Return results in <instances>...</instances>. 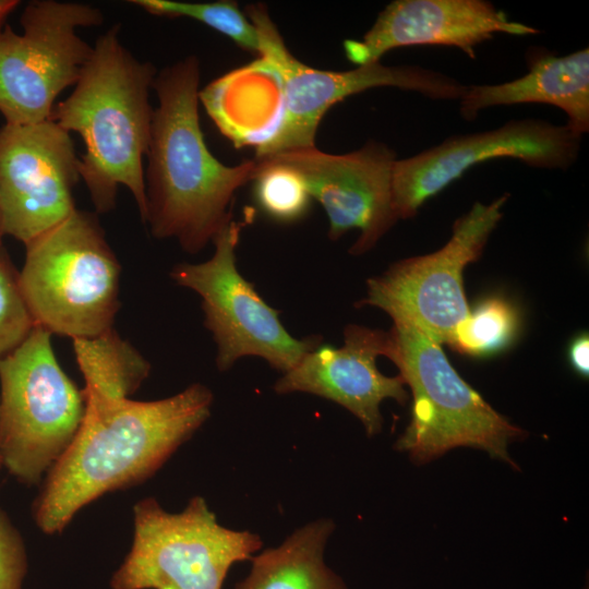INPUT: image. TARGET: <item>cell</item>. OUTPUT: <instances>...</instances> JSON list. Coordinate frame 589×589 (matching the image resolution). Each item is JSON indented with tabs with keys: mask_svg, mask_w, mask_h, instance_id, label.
<instances>
[{
	"mask_svg": "<svg viewBox=\"0 0 589 589\" xmlns=\"http://www.w3.org/2000/svg\"><path fill=\"white\" fill-rule=\"evenodd\" d=\"M83 395L80 430L33 505L34 520L46 534L60 533L104 494L154 476L208 419L213 404V393L201 383L151 401Z\"/></svg>",
	"mask_w": 589,
	"mask_h": 589,
	"instance_id": "1",
	"label": "cell"
},
{
	"mask_svg": "<svg viewBox=\"0 0 589 589\" xmlns=\"http://www.w3.org/2000/svg\"><path fill=\"white\" fill-rule=\"evenodd\" d=\"M201 65L188 56L156 74L147 167L146 218L153 237L197 253L232 219L237 191L253 181L254 159L227 166L208 149L200 124Z\"/></svg>",
	"mask_w": 589,
	"mask_h": 589,
	"instance_id": "2",
	"label": "cell"
},
{
	"mask_svg": "<svg viewBox=\"0 0 589 589\" xmlns=\"http://www.w3.org/2000/svg\"><path fill=\"white\" fill-rule=\"evenodd\" d=\"M120 28L117 23L97 38L73 92L55 105L49 120L81 135L85 153L79 160V173L96 211H111L119 185H124L144 223L143 157L151 140L154 109L149 89L157 70L122 45Z\"/></svg>",
	"mask_w": 589,
	"mask_h": 589,
	"instance_id": "3",
	"label": "cell"
},
{
	"mask_svg": "<svg viewBox=\"0 0 589 589\" xmlns=\"http://www.w3.org/2000/svg\"><path fill=\"white\" fill-rule=\"evenodd\" d=\"M25 245L19 280L36 325L72 339L112 329L120 264L93 213L75 209Z\"/></svg>",
	"mask_w": 589,
	"mask_h": 589,
	"instance_id": "4",
	"label": "cell"
},
{
	"mask_svg": "<svg viewBox=\"0 0 589 589\" xmlns=\"http://www.w3.org/2000/svg\"><path fill=\"white\" fill-rule=\"evenodd\" d=\"M388 359L411 389V419L395 448L418 464L457 447L486 452L512 467L508 446L524 431L494 410L449 363L440 344L407 322L389 330Z\"/></svg>",
	"mask_w": 589,
	"mask_h": 589,
	"instance_id": "5",
	"label": "cell"
},
{
	"mask_svg": "<svg viewBox=\"0 0 589 589\" xmlns=\"http://www.w3.org/2000/svg\"><path fill=\"white\" fill-rule=\"evenodd\" d=\"M51 333L35 325L0 358V448L3 467L34 485L72 444L83 421V392L60 366Z\"/></svg>",
	"mask_w": 589,
	"mask_h": 589,
	"instance_id": "6",
	"label": "cell"
},
{
	"mask_svg": "<svg viewBox=\"0 0 589 589\" xmlns=\"http://www.w3.org/2000/svg\"><path fill=\"white\" fill-rule=\"evenodd\" d=\"M133 541L111 589H221L235 563L261 550V537L221 526L202 496L180 513L154 497L133 506Z\"/></svg>",
	"mask_w": 589,
	"mask_h": 589,
	"instance_id": "7",
	"label": "cell"
},
{
	"mask_svg": "<svg viewBox=\"0 0 589 589\" xmlns=\"http://www.w3.org/2000/svg\"><path fill=\"white\" fill-rule=\"evenodd\" d=\"M247 13L257 31V57L277 75L283 96L278 130L255 151L254 158L315 146L318 124L328 109L370 88L397 87L432 100H459L467 89L452 76L416 64L385 65L380 61L348 71L309 67L289 51L264 4H250Z\"/></svg>",
	"mask_w": 589,
	"mask_h": 589,
	"instance_id": "8",
	"label": "cell"
},
{
	"mask_svg": "<svg viewBox=\"0 0 589 589\" xmlns=\"http://www.w3.org/2000/svg\"><path fill=\"white\" fill-rule=\"evenodd\" d=\"M242 226L232 218L213 239L215 250L209 260L180 263L170 276L201 297L204 325L217 346L219 371H227L240 358L257 357L284 374L318 346L321 338L298 339L289 334L280 312L240 274L236 251Z\"/></svg>",
	"mask_w": 589,
	"mask_h": 589,
	"instance_id": "9",
	"label": "cell"
},
{
	"mask_svg": "<svg viewBox=\"0 0 589 589\" xmlns=\"http://www.w3.org/2000/svg\"><path fill=\"white\" fill-rule=\"evenodd\" d=\"M89 4L31 1L23 10V34L5 25L0 34V112L8 124L49 119L58 95L75 85L91 47L76 33L103 24Z\"/></svg>",
	"mask_w": 589,
	"mask_h": 589,
	"instance_id": "10",
	"label": "cell"
},
{
	"mask_svg": "<svg viewBox=\"0 0 589 589\" xmlns=\"http://www.w3.org/2000/svg\"><path fill=\"white\" fill-rule=\"evenodd\" d=\"M505 193L490 204L477 202L453 224L440 250L398 261L384 274L368 279L361 305L386 312L393 322H407L437 344H450L470 310L464 290L465 267L478 260L503 217Z\"/></svg>",
	"mask_w": 589,
	"mask_h": 589,
	"instance_id": "11",
	"label": "cell"
},
{
	"mask_svg": "<svg viewBox=\"0 0 589 589\" xmlns=\"http://www.w3.org/2000/svg\"><path fill=\"white\" fill-rule=\"evenodd\" d=\"M581 135L566 124L525 118L488 131L457 134L413 156L397 159L393 202L398 219L417 215L432 196L471 167L496 158L517 159L530 167L567 170L577 160Z\"/></svg>",
	"mask_w": 589,
	"mask_h": 589,
	"instance_id": "12",
	"label": "cell"
},
{
	"mask_svg": "<svg viewBox=\"0 0 589 589\" xmlns=\"http://www.w3.org/2000/svg\"><path fill=\"white\" fill-rule=\"evenodd\" d=\"M70 132L51 120L0 128V223L3 235L28 243L75 208L80 179Z\"/></svg>",
	"mask_w": 589,
	"mask_h": 589,
	"instance_id": "13",
	"label": "cell"
},
{
	"mask_svg": "<svg viewBox=\"0 0 589 589\" xmlns=\"http://www.w3.org/2000/svg\"><path fill=\"white\" fill-rule=\"evenodd\" d=\"M254 159L287 166L301 176L311 199L326 213L330 240L358 229L350 248L354 255L371 250L398 220L393 202L397 157L385 143L371 140L345 154L311 146Z\"/></svg>",
	"mask_w": 589,
	"mask_h": 589,
	"instance_id": "14",
	"label": "cell"
},
{
	"mask_svg": "<svg viewBox=\"0 0 589 589\" xmlns=\"http://www.w3.org/2000/svg\"><path fill=\"white\" fill-rule=\"evenodd\" d=\"M390 352L389 332L359 325L344 330V345H318L308 352L275 385L277 394L308 393L334 401L357 417L368 436L382 430L380 405L408 399L400 375L386 376L376 366V358Z\"/></svg>",
	"mask_w": 589,
	"mask_h": 589,
	"instance_id": "15",
	"label": "cell"
},
{
	"mask_svg": "<svg viewBox=\"0 0 589 589\" xmlns=\"http://www.w3.org/2000/svg\"><path fill=\"white\" fill-rule=\"evenodd\" d=\"M496 33L526 36L540 31L510 21L486 0H394L361 40L347 39L344 49L357 67L380 62L392 49L423 45L456 47L473 59L474 48Z\"/></svg>",
	"mask_w": 589,
	"mask_h": 589,
	"instance_id": "16",
	"label": "cell"
},
{
	"mask_svg": "<svg viewBox=\"0 0 589 589\" xmlns=\"http://www.w3.org/2000/svg\"><path fill=\"white\" fill-rule=\"evenodd\" d=\"M528 73L516 80L468 85L459 99L462 119L473 121L483 109L517 104H546L565 112L566 125L579 135L589 131V49L556 56L530 47Z\"/></svg>",
	"mask_w": 589,
	"mask_h": 589,
	"instance_id": "17",
	"label": "cell"
},
{
	"mask_svg": "<svg viewBox=\"0 0 589 589\" xmlns=\"http://www.w3.org/2000/svg\"><path fill=\"white\" fill-rule=\"evenodd\" d=\"M334 522L322 518L293 531L280 545L254 555L235 589H347L324 561Z\"/></svg>",
	"mask_w": 589,
	"mask_h": 589,
	"instance_id": "18",
	"label": "cell"
},
{
	"mask_svg": "<svg viewBox=\"0 0 589 589\" xmlns=\"http://www.w3.org/2000/svg\"><path fill=\"white\" fill-rule=\"evenodd\" d=\"M85 394L130 397L148 376L151 364L113 329L94 337L73 339Z\"/></svg>",
	"mask_w": 589,
	"mask_h": 589,
	"instance_id": "19",
	"label": "cell"
},
{
	"mask_svg": "<svg viewBox=\"0 0 589 589\" xmlns=\"http://www.w3.org/2000/svg\"><path fill=\"white\" fill-rule=\"evenodd\" d=\"M129 2L152 15L195 20L227 36L241 49L256 56L259 53L257 31L236 1L131 0Z\"/></svg>",
	"mask_w": 589,
	"mask_h": 589,
	"instance_id": "20",
	"label": "cell"
},
{
	"mask_svg": "<svg viewBox=\"0 0 589 589\" xmlns=\"http://www.w3.org/2000/svg\"><path fill=\"white\" fill-rule=\"evenodd\" d=\"M518 325V314L513 304L501 298H490L469 312L449 345L469 356L494 354L514 340Z\"/></svg>",
	"mask_w": 589,
	"mask_h": 589,
	"instance_id": "21",
	"label": "cell"
},
{
	"mask_svg": "<svg viewBox=\"0 0 589 589\" xmlns=\"http://www.w3.org/2000/svg\"><path fill=\"white\" fill-rule=\"evenodd\" d=\"M253 179L254 197L261 209L272 219L290 224L308 212L311 196L301 176L293 169L256 160Z\"/></svg>",
	"mask_w": 589,
	"mask_h": 589,
	"instance_id": "22",
	"label": "cell"
},
{
	"mask_svg": "<svg viewBox=\"0 0 589 589\" xmlns=\"http://www.w3.org/2000/svg\"><path fill=\"white\" fill-rule=\"evenodd\" d=\"M35 325L19 274L0 244V358L21 345Z\"/></svg>",
	"mask_w": 589,
	"mask_h": 589,
	"instance_id": "23",
	"label": "cell"
},
{
	"mask_svg": "<svg viewBox=\"0 0 589 589\" xmlns=\"http://www.w3.org/2000/svg\"><path fill=\"white\" fill-rule=\"evenodd\" d=\"M27 572L25 544L20 531L0 508V589H22Z\"/></svg>",
	"mask_w": 589,
	"mask_h": 589,
	"instance_id": "24",
	"label": "cell"
},
{
	"mask_svg": "<svg viewBox=\"0 0 589 589\" xmlns=\"http://www.w3.org/2000/svg\"><path fill=\"white\" fill-rule=\"evenodd\" d=\"M588 351L589 339L587 334L577 337L569 348L570 364L582 376H588L589 373Z\"/></svg>",
	"mask_w": 589,
	"mask_h": 589,
	"instance_id": "25",
	"label": "cell"
},
{
	"mask_svg": "<svg viewBox=\"0 0 589 589\" xmlns=\"http://www.w3.org/2000/svg\"><path fill=\"white\" fill-rule=\"evenodd\" d=\"M20 5L17 0H0V34L4 29L7 17Z\"/></svg>",
	"mask_w": 589,
	"mask_h": 589,
	"instance_id": "26",
	"label": "cell"
},
{
	"mask_svg": "<svg viewBox=\"0 0 589 589\" xmlns=\"http://www.w3.org/2000/svg\"><path fill=\"white\" fill-rule=\"evenodd\" d=\"M2 467H3V459H2L1 448H0V470Z\"/></svg>",
	"mask_w": 589,
	"mask_h": 589,
	"instance_id": "27",
	"label": "cell"
},
{
	"mask_svg": "<svg viewBox=\"0 0 589 589\" xmlns=\"http://www.w3.org/2000/svg\"><path fill=\"white\" fill-rule=\"evenodd\" d=\"M2 235L3 233H2V230H1V223H0V238H1Z\"/></svg>",
	"mask_w": 589,
	"mask_h": 589,
	"instance_id": "28",
	"label": "cell"
}]
</instances>
